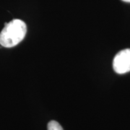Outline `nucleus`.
Returning <instances> with one entry per match:
<instances>
[{"instance_id":"f03ea898","label":"nucleus","mask_w":130,"mask_h":130,"mask_svg":"<svg viewBox=\"0 0 130 130\" xmlns=\"http://www.w3.org/2000/svg\"><path fill=\"white\" fill-rule=\"evenodd\" d=\"M113 68L118 74H125L130 72V48L119 51L113 61Z\"/></svg>"},{"instance_id":"20e7f679","label":"nucleus","mask_w":130,"mask_h":130,"mask_svg":"<svg viewBox=\"0 0 130 130\" xmlns=\"http://www.w3.org/2000/svg\"><path fill=\"white\" fill-rule=\"evenodd\" d=\"M123 2H129L130 3V0H122Z\"/></svg>"},{"instance_id":"f257e3e1","label":"nucleus","mask_w":130,"mask_h":130,"mask_svg":"<svg viewBox=\"0 0 130 130\" xmlns=\"http://www.w3.org/2000/svg\"><path fill=\"white\" fill-rule=\"evenodd\" d=\"M26 32V24L21 20L14 19L5 24L0 32V45L5 48L15 46L23 40Z\"/></svg>"},{"instance_id":"7ed1b4c3","label":"nucleus","mask_w":130,"mask_h":130,"mask_svg":"<svg viewBox=\"0 0 130 130\" xmlns=\"http://www.w3.org/2000/svg\"><path fill=\"white\" fill-rule=\"evenodd\" d=\"M48 130H64L62 126L56 121H51L48 124Z\"/></svg>"}]
</instances>
